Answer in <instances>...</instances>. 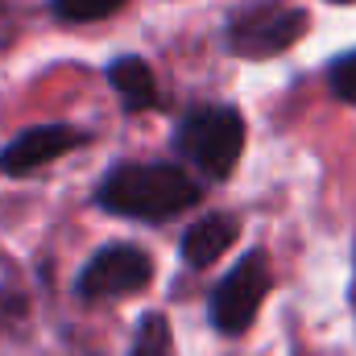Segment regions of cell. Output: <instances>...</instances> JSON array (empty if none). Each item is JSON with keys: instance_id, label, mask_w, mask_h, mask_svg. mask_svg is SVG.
Instances as JSON below:
<instances>
[{"instance_id": "obj_1", "label": "cell", "mask_w": 356, "mask_h": 356, "mask_svg": "<svg viewBox=\"0 0 356 356\" xmlns=\"http://www.w3.org/2000/svg\"><path fill=\"white\" fill-rule=\"evenodd\" d=\"M199 199V186L170 162H120L99 182V207L129 220H170Z\"/></svg>"}, {"instance_id": "obj_12", "label": "cell", "mask_w": 356, "mask_h": 356, "mask_svg": "<svg viewBox=\"0 0 356 356\" xmlns=\"http://www.w3.org/2000/svg\"><path fill=\"white\" fill-rule=\"evenodd\" d=\"M332 4H353V0H332Z\"/></svg>"}, {"instance_id": "obj_11", "label": "cell", "mask_w": 356, "mask_h": 356, "mask_svg": "<svg viewBox=\"0 0 356 356\" xmlns=\"http://www.w3.org/2000/svg\"><path fill=\"white\" fill-rule=\"evenodd\" d=\"M327 88H332L336 99L356 104V50L340 54V58H332V67H327Z\"/></svg>"}, {"instance_id": "obj_4", "label": "cell", "mask_w": 356, "mask_h": 356, "mask_svg": "<svg viewBox=\"0 0 356 356\" xmlns=\"http://www.w3.org/2000/svg\"><path fill=\"white\" fill-rule=\"evenodd\" d=\"M266 294H269V261L266 253H249L216 286V294H211V323L224 336H241L257 319Z\"/></svg>"}, {"instance_id": "obj_2", "label": "cell", "mask_w": 356, "mask_h": 356, "mask_svg": "<svg viewBox=\"0 0 356 356\" xmlns=\"http://www.w3.org/2000/svg\"><path fill=\"white\" fill-rule=\"evenodd\" d=\"M178 154L199 166L207 178H228L241 149H245V120L232 104H211L195 108L175 133Z\"/></svg>"}, {"instance_id": "obj_8", "label": "cell", "mask_w": 356, "mask_h": 356, "mask_svg": "<svg viewBox=\"0 0 356 356\" xmlns=\"http://www.w3.org/2000/svg\"><path fill=\"white\" fill-rule=\"evenodd\" d=\"M108 83L116 88L120 104L129 112H145V108H158V79L149 71L145 58L137 54H120L112 67H108Z\"/></svg>"}, {"instance_id": "obj_9", "label": "cell", "mask_w": 356, "mask_h": 356, "mask_svg": "<svg viewBox=\"0 0 356 356\" xmlns=\"http://www.w3.org/2000/svg\"><path fill=\"white\" fill-rule=\"evenodd\" d=\"M124 0H54V17L71 21V25H88V21H104L112 13H120Z\"/></svg>"}, {"instance_id": "obj_3", "label": "cell", "mask_w": 356, "mask_h": 356, "mask_svg": "<svg viewBox=\"0 0 356 356\" xmlns=\"http://www.w3.org/2000/svg\"><path fill=\"white\" fill-rule=\"evenodd\" d=\"M311 17L298 8V4H249V8H236L228 29H224V42L236 58H273L282 50H290L302 33H307Z\"/></svg>"}, {"instance_id": "obj_6", "label": "cell", "mask_w": 356, "mask_h": 356, "mask_svg": "<svg viewBox=\"0 0 356 356\" xmlns=\"http://www.w3.org/2000/svg\"><path fill=\"white\" fill-rule=\"evenodd\" d=\"M83 141H88V137H83L79 129H71V124H33V129H25L13 145H4L0 170H4V175H33V170H42L46 162L63 158L67 149H75V145H83Z\"/></svg>"}, {"instance_id": "obj_5", "label": "cell", "mask_w": 356, "mask_h": 356, "mask_svg": "<svg viewBox=\"0 0 356 356\" xmlns=\"http://www.w3.org/2000/svg\"><path fill=\"white\" fill-rule=\"evenodd\" d=\"M149 277H154L149 253H141L137 245H108L79 273V298L83 302H99V298L133 294V290L149 286Z\"/></svg>"}, {"instance_id": "obj_7", "label": "cell", "mask_w": 356, "mask_h": 356, "mask_svg": "<svg viewBox=\"0 0 356 356\" xmlns=\"http://www.w3.org/2000/svg\"><path fill=\"white\" fill-rule=\"evenodd\" d=\"M232 241H236V220L232 216H220V211L216 216H203L182 236V261L191 269H207L211 261H220L232 249Z\"/></svg>"}, {"instance_id": "obj_10", "label": "cell", "mask_w": 356, "mask_h": 356, "mask_svg": "<svg viewBox=\"0 0 356 356\" xmlns=\"http://www.w3.org/2000/svg\"><path fill=\"white\" fill-rule=\"evenodd\" d=\"M129 356H175L170 344V327L162 315H145L141 327H137V340H133V353Z\"/></svg>"}, {"instance_id": "obj_13", "label": "cell", "mask_w": 356, "mask_h": 356, "mask_svg": "<svg viewBox=\"0 0 356 356\" xmlns=\"http://www.w3.org/2000/svg\"><path fill=\"white\" fill-rule=\"evenodd\" d=\"M0 13H4V0H0Z\"/></svg>"}]
</instances>
